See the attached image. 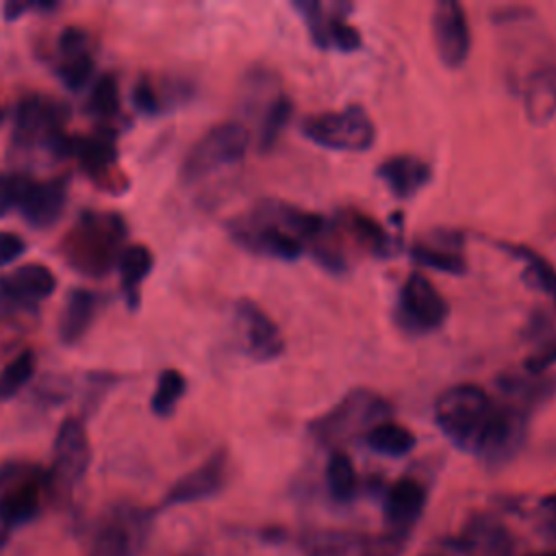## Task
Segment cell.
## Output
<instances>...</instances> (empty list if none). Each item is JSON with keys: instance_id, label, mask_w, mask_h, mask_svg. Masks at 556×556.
<instances>
[{"instance_id": "obj_7", "label": "cell", "mask_w": 556, "mask_h": 556, "mask_svg": "<svg viewBox=\"0 0 556 556\" xmlns=\"http://www.w3.org/2000/svg\"><path fill=\"white\" fill-rule=\"evenodd\" d=\"M65 109L61 102L28 93L17 102L13 122V143L17 148H46L56 156L70 152V137L63 132Z\"/></svg>"}, {"instance_id": "obj_42", "label": "cell", "mask_w": 556, "mask_h": 556, "mask_svg": "<svg viewBox=\"0 0 556 556\" xmlns=\"http://www.w3.org/2000/svg\"><path fill=\"white\" fill-rule=\"evenodd\" d=\"M30 9H54V4H50V2H17L15 0V2H7L2 7V13L7 20H17L20 15H24Z\"/></svg>"}, {"instance_id": "obj_20", "label": "cell", "mask_w": 556, "mask_h": 556, "mask_svg": "<svg viewBox=\"0 0 556 556\" xmlns=\"http://www.w3.org/2000/svg\"><path fill=\"white\" fill-rule=\"evenodd\" d=\"M376 176L387 185L391 195L397 200H408L430 182L432 167L428 161L415 154H393L378 163Z\"/></svg>"}, {"instance_id": "obj_43", "label": "cell", "mask_w": 556, "mask_h": 556, "mask_svg": "<svg viewBox=\"0 0 556 556\" xmlns=\"http://www.w3.org/2000/svg\"><path fill=\"white\" fill-rule=\"evenodd\" d=\"M4 545H7V532L2 530L0 532V554H2V549H4Z\"/></svg>"}, {"instance_id": "obj_24", "label": "cell", "mask_w": 556, "mask_h": 556, "mask_svg": "<svg viewBox=\"0 0 556 556\" xmlns=\"http://www.w3.org/2000/svg\"><path fill=\"white\" fill-rule=\"evenodd\" d=\"M497 389H500V397L521 406V408H528L530 413L547 402L554 393H556V378L552 376H534V374H502L497 378Z\"/></svg>"}, {"instance_id": "obj_36", "label": "cell", "mask_w": 556, "mask_h": 556, "mask_svg": "<svg viewBox=\"0 0 556 556\" xmlns=\"http://www.w3.org/2000/svg\"><path fill=\"white\" fill-rule=\"evenodd\" d=\"M132 104L137 111L146 115H156L161 111V100L156 96V89L148 80H139L132 89Z\"/></svg>"}, {"instance_id": "obj_1", "label": "cell", "mask_w": 556, "mask_h": 556, "mask_svg": "<svg viewBox=\"0 0 556 556\" xmlns=\"http://www.w3.org/2000/svg\"><path fill=\"white\" fill-rule=\"evenodd\" d=\"M432 413L434 424L454 447L489 465H502L521 450L532 415L471 382L445 389L434 400Z\"/></svg>"}, {"instance_id": "obj_3", "label": "cell", "mask_w": 556, "mask_h": 556, "mask_svg": "<svg viewBox=\"0 0 556 556\" xmlns=\"http://www.w3.org/2000/svg\"><path fill=\"white\" fill-rule=\"evenodd\" d=\"M393 406L380 393L356 387L350 389L330 410L315 417L308 424V434L321 445H339L356 434H363L376 424L384 421L391 415Z\"/></svg>"}, {"instance_id": "obj_28", "label": "cell", "mask_w": 556, "mask_h": 556, "mask_svg": "<svg viewBox=\"0 0 556 556\" xmlns=\"http://www.w3.org/2000/svg\"><path fill=\"white\" fill-rule=\"evenodd\" d=\"M67 154H74L87 172L102 174L115 163L117 148H115V141L111 137H104V135L78 137V139L70 137V152Z\"/></svg>"}, {"instance_id": "obj_12", "label": "cell", "mask_w": 556, "mask_h": 556, "mask_svg": "<svg viewBox=\"0 0 556 556\" xmlns=\"http://www.w3.org/2000/svg\"><path fill=\"white\" fill-rule=\"evenodd\" d=\"M148 528V510L122 504L98 528L89 556H139Z\"/></svg>"}, {"instance_id": "obj_33", "label": "cell", "mask_w": 556, "mask_h": 556, "mask_svg": "<svg viewBox=\"0 0 556 556\" xmlns=\"http://www.w3.org/2000/svg\"><path fill=\"white\" fill-rule=\"evenodd\" d=\"M119 109V85L113 74L100 76L87 98V111L96 117H111Z\"/></svg>"}, {"instance_id": "obj_29", "label": "cell", "mask_w": 556, "mask_h": 556, "mask_svg": "<svg viewBox=\"0 0 556 556\" xmlns=\"http://www.w3.org/2000/svg\"><path fill=\"white\" fill-rule=\"evenodd\" d=\"M291 115H293V100L285 91L276 93L269 100V104L261 111V122H258V148H261V152H267V150L274 148L280 132L291 122Z\"/></svg>"}, {"instance_id": "obj_38", "label": "cell", "mask_w": 556, "mask_h": 556, "mask_svg": "<svg viewBox=\"0 0 556 556\" xmlns=\"http://www.w3.org/2000/svg\"><path fill=\"white\" fill-rule=\"evenodd\" d=\"M348 545L345 534H319L308 543V552L313 556H337L343 554Z\"/></svg>"}, {"instance_id": "obj_2", "label": "cell", "mask_w": 556, "mask_h": 556, "mask_svg": "<svg viewBox=\"0 0 556 556\" xmlns=\"http://www.w3.org/2000/svg\"><path fill=\"white\" fill-rule=\"evenodd\" d=\"M126 237L124 219L117 213H98L87 211L65 235L61 250L65 263L80 274L100 276L111 269L119 258Z\"/></svg>"}, {"instance_id": "obj_23", "label": "cell", "mask_w": 556, "mask_h": 556, "mask_svg": "<svg viewBox=\"0 0 556 556\" xmlns=\"http://www.w3.org/2000/svg\"><path fill=\"white\" fill-rule=\"evenodd\" d=\"M98 306H100L98 293H93L89 289H80V287L72 289L63 302L61 313H59V321H56L59 339L65 345L78 343L91 328Z\"/></svg>"}, {"instance_id": "obj_34", "label": "cell", "mask_w": 556, "mask_h": 556, "mask_svg": "<svg viewBox=\"0 0 556 556\" xmlns=\"http://www.w3.org/2000/svg\"><path fill=\"white\" fill-rule=\"evenodd\" d=\"M93 59L89 52H80V54H70L63 56V61L56 67V76L61 78V83L72 89V91H80L93 76Z\"/></svg>"}, {"instance_id": "obj_19", "label": "cell", "mask_w": 556, "mask_h": 556, "mask_svg": "<svg viewBox=\"0 0 556 556\" xmlns=\"http://www.w3.org/2000/svg\"><path fill=\"white\" fill-rule=\"evenodd\" d=\"M67 204V182L65 178L30 180L17 211L33 228H48L56 224Z\"/></svg>"}, {"instance_id": "obj_15", "label": "cell", "mask_w": 556, "mask_h": 556, "mask_svg": "<svg viewBox=\"0 0 556 556\" xmlns=\"http://www.w3.org/2000/svg\"><path fill=\"white\" fill-rule=\"evenodd\" d=\"M91 463L87 430L80 419L67 417L61 421L52 445V478L56 484L72 489L83 480Z\"/></svg>"}, {"instance_id": "obj_17", "label": "cell", "mask_w": 556, "mask_h": 556, "mask_svg": "<svg viewBox=\"0 0 556 556\" xmlns=\"http://www.w3.org/2000/svg\"><path fill=\"white\" fill-rule=\"evenodd\" d=\"M410 256L415 263L426 265L437 271L460 276L467 271L463 256V235L452 228H434L426 237L410 245Z\"/></svg>"}, {"instance_id": "obj_37", "label": "cell", "mask_w": 556, "mask_h": 556, "mask_svg": "<svg viewBox=\"0 0 556 556\" xmlns=\"http://www.w3.org/2000/svg\"><path fill=\"white\" fill-rule=\"evenodd\" d=\"M552 365H556V337L552 341H547L541 350H536L534 354H530L523 363L526 371L528 374H534V376H541L545 374Z\"/></svg>"}, {"instance_id": "obj_10", "label": "cell", "mask_w": 556, "mask_h": 556, "mask_svg": "<svg viewBox=\"0 0 556 556\" xmlns=\"http://www.w3.org/2000/svg\"><path fill=\"white\" fill-rule=\"evenodd\" d=\"M41 506V476L24 463L0 465V528L4 532L33 521Z\"/></svg>"}, {"instance_id": "obj_22", "label": "cell", "mask_w": 556, "mask_h": 556, "mask_svg": "<svg viewBox=\"0 0 556 556\" xmlns=\"http://www.w3.org/2000/svg\"><path fill=\"white\" fill-rule=\"evenodd\" d=\"M426 506V489L413 478L395 480L384 495V519L393 532H406Z\"/></svg>"}, {"instance_id": "obj_21", "label": "cell", "mask_w": 556, "mask_h": 556, "mask_svg": "<svg viewBox=\"0 0 556 556\" xmlns=\"http://www.w3.org/2000/svg\"><path fill=\"white\" fill-rule=\"evenodd\" d=\"M337 222L343 230H348L354 237V241L363 250H367L376 258H391L400 250V241L391 237V232L382 224H378L374 217H369L361 208L339 211Z\"/></svg>"}, {"instance_id": "obj_31", "label": "cell", "mask_w": 556, "mask_h": 556, "mask_svg": "<svg viewBox=\"0 0 556 556\" xmlns=\"http://www.w3.org/2000/svg\"><path fill=\"white\" fill-rule=\"evenodd\" d=\"M326 484L330 495L339 502H345L356 493V469L345 452L334 450L330 454L326 465Z\"/></svg>"}, {"instance_id": "obj_14", "label": "cell", "mask_w": 556, "mask_h": 556, "mask_svg": "<svg viewBox=\"0 0 556 556\" xmlns=\"http://www.w3.org/2000/svg\"><path fill=\"white\" fill-rule=\"evenodd\" d=\"M235 319L241 328L243 350L252 361L269 363L285 354L287 343L278 324L250 298L235 302Z\"/></svg>"}, {"instance_id": "obj_6", "label": "cell", "mask_w": 556, "mask_h": 556, "mask_svg": "<svg viewBox=\"0 0 556 556\" xmlns=\"http://www.w3.org/2000/svg\"><path fill=\"white\" fill-rule=\"evenodd\" d=\"M300 130L311 143L337 152H365L376 141V126L361 104L308 115Z\"/></svg>"}, {"instance_id": "obj_41", "label": "cell", "mask_w": 556, "mask_h": 556, "mask_svg": "<svg viewBox=\"0 0 556 556\" xmlns=\"http://www.w3.org/2000/svg\"><path fill=\"white\" fill-rule=\"evenodd\" d=\"M539 526L545 532V536L556 543V493L547 495L539 504Z\"/></svg>"}, {"instance_id": "obj_8", "label": "cell", "mask_w": 556, "mask_h": 556, "mask_svg": "<svg viewBox=\"0 0 556 556\" xmlns=\"http://www.w3.org/2000/svg\"><path fill=\"white\" fill-rule=\"evenodd\" d=\"M450 306L439 289L419 271L406 276L397 302L395 324L408 334H428L439 330L447 319Z\"/></svg>"}, {"instance_id": "obj_39", "label": "cell", "mask_w": 556, "mask_h": 556, "mask_svg": "<svg viewBox=\"0 0 556 556\" xmlns=\"http://www.w3.org/2000/svg\"><path fill=\"white\" fill-rule=\"evenodd\" d=\"M59 50L63 56L87 52V33L78 26H65L59 35Z\"/></svg>"}, {"instance_id": "obj_44", "label": "cell", "mask_w": 556, "mask_h": 556, "mask_svg": "<svg viewBox=\"0 0 556 556\" xmlns=\"http://www.w3.org/2000/svg\"><path fill=\"white\" fill-rule=\"evenodd\" d=\"M4 306H9V304H7V302H4V298H2V295H0V311H2V308H4Z\"/></svg>"}, {"instance_id": "obj_32", "label": "cell", "mask_w": 556, "mask_h": 556, "mask_svg": "<svg viewBox=\"0 0 556 556\" xmlns=\"http://www.w3.org/2000/svg\"><path fill=\"white\" fill-rule=\"evenodd\" d=\"M35 374V354L30 350L13 356L0 371V400L13 397L20 389L28 384Z\"/></svg>"}, {"instance_id": "obj_45", "label": "cell", "mask_w": 556, "mask_h": 556, "mask_svg": "<svg viewBox=\"0 0 556 556\" xmlns=\"http://www.w3.org/2000/svg\"><path fill=\"white\" fill-rule=\"evenodd\" d=\"M2 117H4V111H2V106H0V124H2Z\"/></svg>"}, {"instance_id": "obj_30", "label": "cell", "mask_w": 556, "mask_h": 556, "mask_svg": "<svg viewBox=\"0 0 556 556\" xmlns=\"http://www.w3.org/2000/svg\"><path fill=\"white\" fill-rule=\"evenodd\" d=\"M185 391H187L185 376L178 369H172V367L163 369L156 378V387H154V393L150 397L152 413L156 417H169L176 410Z\"/></svg>"}, {"instance_id": "obj_5", "label": "cell", "mask_w": 556, "mask_h": 556, "mask_svg": "<svg viewBox=\"0 0 556 556\" xmlns=\"http://www.w3.org/2000/svg\"><path fill=\"white\" fill-rule=\"evenodd\" d=\"M250 148V130L241 122L211 126L185 154L180 163L182 182H198L213 172L239 163Z\"/></svg>"}, {"instance_id": "obj_4", "label": "cell", "mask_w": 556, "mask_h": 556, "mask_svg": "<svg viewBox=\"0 0 556 556\" xmlns=\"http://www.w3.org/2000/svg\"><path fill=\"white\" fill-rule=\"evenodd\" d=\"M226 228L237 245L256 256L298 261L306 250L304 243L276 219L269 198L256 202L245 215L230 219Z\"/></svg>"}, {"instance_id": "obj_9", "label": "cell", "mask_w": 556, "mask_h": 556, "mask_svg": "<svg viewBox=\"0 0 556 556\" xmlns=\"http://www.w3.org/2000/svg\"><path fill=\"white\" fill-rule=\"evenodd\" d=\"M508 85L521 96L530 124H549L556 115V43L530 59Z\"/></svg>"}, {"instance_id": "obj_40", "label": "cell", "mask_w": 556, "mask_h": 556, "mask_svg": "<svg viewBox=\"0 0 556 556\" xmlns=\"http://www.w3.org/2000/svg\"><path fill=\"white\" fill-rule=\"evenodd\" d=\"M26 252V243L17 232L0 230V267L17 261Z\"/></svg>"}, {"instance_id": "obj_26", "label": "cell", "mask_w": 556, "mask_h": 556, "mask_svg": "<svg viewBox=\"0 0 556 556\" xmlns=\"http://www.w3.org/2000/svg\"><path fill=\"white\" fill-rule=\"evenodd\" d=\"M497 245L506 254H510L523 263V278L528 280L530 287H534V289L543 291L545 295H549L552 300H556V267L543 254H539L534 248H530L526 243L500 241Z\"/></svg>"}, {"instance_id": "obj_16", "label": "cell", "mask_w": 556, "mask_h": 556, "mask_svg": "<svg viewBox=\"0 0 556 556\" xmlns=\"http://www.w3.org/2000/svg\"><path fill=\"white\" fill-rule=\"evenodd\" d=\"M228 476V456L224 450L213 452L204 463H200L195 469L178 478L172 489L167 491L163 504L165 506H180V504H193L200 500H208L217 495Z\"/></svg>"}, {"instance_id": "obj_18", "label": "cell", "mask_w": 556, "mask_h": 556, "mask_svg": "<svg viewBox=\"0 0 556 556\" xmlns=\"http://www.w3.org/2000/svg\"><path fill=\"white\" fill-rule=\"evenodd\" d=\"M56 278L43 263H24L0 278V295L9 306H35L52 295Z\"/></svg>"}, {"instance_id": "obj_11", "label": "cell", "mask_w": 556, "mask_h": 556, "mask_svg": "<svg viewBox=\"0 0 556 556\" xmlns=\"http://www.w3.org/2000/svg\"><path fill=\"white\" fill-rule=\"evenodd\" d=\"M291 7L300 13L311 41L319 50L354 52L361 48V33L345 15L352 9L348 2H319V0H295Z\"/></svg>"}, {"instance_id": "obj_25", "label": "cell", "mask_w": 556, "mask_h": 556, "mask_svg": "<svg viewBox=\"0 0 556 556\" xmlns=\"http://www.w3.org/2000/svg\"><path fill=\"white\" fill-rule=\"evenodd\" d=\"M117 267H119V287L124 291V298L130 308H137L141 302L139 289L154 267V254L143 243H128L117 258Z\"/></svg>"}, {"instance_id": "obj_27", "label": "cell", "mask_w": 556, "mask_h": 556, "mask_svg": "<svg viewBox=\"0 0 556 556\" xmlns=\"http://www.w3.org/2000/svg\"><path fill=\"white\" fill-rule=\"evenodd\" d=\"M365 443L376 454L400 458V456H406L415 447L417 439L406 426L384 419L365 432Z\"/></svg>"}, {"instance_id": "obj_13", "label": "cell", "mask_w": 556, "mask_h": 556, "mask_svg": "<svg viewBox=\"0 0 556 556\" xmlns=\"http://www.w3.org/2000/svg\"><path fill=\"white\" fill-rule=\"evenodd\" d=\"M430 30L439 61L450 70L460 67L471 50V30L463 4L456 0L434 2Z\"/></svg>"}, {"instance_id": "obj_35", "label": "cell", "mask_w": 556, "mask_h": 556, "mask_svg": "<svg viewBox=\"0 0 556 556\" xmlns=\"http://www.w3.org/2000/svg\"><path fill=\"white\" fill-rule=\"evenodd\" d=\"M30 176L20 174V172H9V174H0V217H4L7 213L15 211L30 185Z\"/></svg>"}]
</instances>
